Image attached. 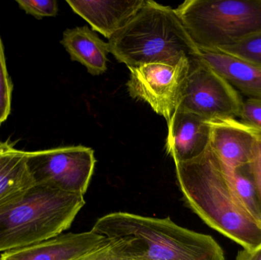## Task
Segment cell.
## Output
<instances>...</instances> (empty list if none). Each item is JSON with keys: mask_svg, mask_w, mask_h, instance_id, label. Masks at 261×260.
<instances>
[{"mask_svg": "<svg viewBox=\"0 0 261 260\" xmlns=\"http://www.w3.org/2000/svg\"><path fill=\"white\" fill-rule=\"evenodd\" d=\"M236 260H261V244L253 250H240Z\"/></svg>", "mask_w": 261, "mask_h": 260, "instance_id": "603a6c76", "label": "cell"}, {"mask_svg": "<svg viewBox=\"0 0 261 260\" xmlns=\"http://www.w3.org/2000/svg\"><path fill=\"white\" fill-rule=\"evenodd\" d=\"M195 59L214 70L238 92L261 99V69L219 50L198 49Z\"/></svg>", "mask_w": 261, "mask_h": 260, "instance_id": "4fadbf2b", "label": "cell"}, {"mask_svg": "<svg viewBox=\"0 0 261 260\" xmlns=\"http://www.w3.org/2000/svg\"><path fill=\"white\" fill-rule=\"evenodd\" d=\"M75 260H146L125 238H112L108 244Z\"/></svg>", "mask_w": 261, "mask_h": 260, "instance_id": "e0dca14e", "label": "cell"}, {"mask_svg": "<svg viewBox=\"0 0 261 260\" xmlns=\"http://www.w3.org/2000/svg\"><path fill=\"white\" fill-rule=\"evenodd\" d=\"M108 45L110 53L128 69L152 63L191 62L198 52L176 9L152 0H146Z\"/></svg>", "mask_w": 261, "mask_h": 260, "instance_id": "7a4b0ae2", "label": "cell"}, {"mask_svg": "<svg viewBox=\"0 0 261 260\" xmlns=\"http://www.w3.org/2000/svg\"><path fill=\"white\" fill-rule=\"evenodd\" d=\"M175 166L186 205L207 225L245 250L261 244V224L239 204L225 167L210 146L199 157Z\"/></svg>", "mask_w": 261, "mask_h": 260, "instance_id": "6da1fadb", "label": "cell"}, {"mask_svg": "<svg viewBox=\"0 0 261 260\" xmlns=\"http://www.w3.org/2000/svg\"><path fill=\"white\" fill-rule=\"evenodd\" d=\"M218 50L243 60L261 69V31Z\"/></svg>", "mask_w": 261, "mask_h": 260, "instance_id": "ac0fdd59", "label": "cell"}, {"mask_svg": "<svg viewBox=\"0 0 261 260\" xmlns=\"http://www.w3.org/2000/svg\"><path fill=\"white\" fill-rule=\"evenodd\" d=\"M192 62L176 66L152 63L129 69L127 87L130 96L147 102L168 123L179 106Z\"/></svg>", "mask_w": 261, "mask_h": 260, "instance_id": "ba28073f", "label": "cell"}, {"mask_svg": "<svg viewBox=\"0 0 261 260\" xmlns=\"http://www.w3.org/2000/svg\"><path fill=\"white\" fill-rule=\"evenodd\" d=\"M249 166L257 187L261 205V134L256 143L255 149L251 161L250 162Z\"/></svg>", "mask_w": 261, "mask_h": 260, "instance_id": "7402d4cb", "label": "cell"}, {"mask_svg": "<svg viewBox=\"0 0 261 260\" xmlns=\"http://www.w3.org/2000/svg\"><path fill=\"white\" fill-rule=\"evenodd\" d=\"M27 164L34 184L84 196L94 172L92 148L61 147L27 151Z\"/></svg>", "mask_w": 261, "mask_h": 260, "instance_id": "8992f818", "label": "cell"}, {"mask_svg": "<svg viewBox=\"0 0 261 260\" xmlns=\"http://www.w3.org/2000/svg\"><path fill=\"white\" fill-rule=\"evenodd\" d=\"M61 43L72 61L82 64L90 74L99 76L107 71L108 43L104 42L87 26L67 29Z\"/></svg>", "mask_w": 261, "mask_h": 260, "instance_id": "5bb4252c", "label": "cell"}, {"mask_svg": "<svg viewBox=\"0 0 261 260\" xmlns=\"http://www.w3.org/2000/svg\"><path fill=\"white\" fill-rule=\"evenodd\" d=\"M167 125L166 150L175 163L193 160L210 146L212 129L210 121L193 113L176 109Z\"/></svg>", "mask_w": 261, "mask_h": 260, "instance_id": "8fae6325", "label": "cell"}, {"mask_svg": "<svg viewBox=\"0 0 261 260\" xmlns=\"http://www.w3.org/2000/svg\"><path fill=\"white\" fill-rule=\"evenodd\" d=\"M13 83L8 72L3 41L0 37V125L10 115Z\"/></svg>", "mask_w": 261, "mask_h": 260, "instance_id": "d6986e66", "label": "cell"}, {"mask_svg": "<svg viewBox=\"0 0 261 260\" xmlns=\"http://www.w3.org/2000/svg\"><path fill=\"white\" fill-rule=\"evenodd\" d=\"M85 205L83 195L34 184L0 204V253L62 235Z\"/></svg>", "mask_w": 261, "mask_h": 260, "instance_id": "277c9868", "label": "cell"}, {"mask_svg": "<svg viewBox=\"0 0 261 260\" xmlns=\"http://www.w3.org/2000/svg\"><path fill=\"white\" fill-rule=\"evenodd\" d=\"M110 241V238L92 230L62 234L37 244L4 252L0 260H75Z\"/></svg>", "mask_w": 261, "mask_h": 260, "instance_id": "9c48e42d", "label": "cell"}, {"mask_svg": "<svg viewBox=\"0 0 261 260\" xmlns=\"http://www.w3.org/2000/svg\"><path fill=\"white\" fill-rule=\"evenodd\" d=\"M225 169L239 204L253 219L261 224V205L249 163L233 169Z\"/></svg>", "mask_w": 261, "mask_h": 260, "instance_id": "2e32d148", "label": "cell"}, {"mask_svg": "<svg viewBox=\"0 0 261 260\" xmlns=\"http://www.w3.org/2000/svg\"><path fill=\"white\" fill-rule=\"evenodd\" d=\"M11 143H12V141H9V140H6V141L4 142L0 141V152L3 151V150L6 149Z\"/></svg>", "mask_w": 261, "mask_h": 260, "instance_id": "cb8c5ba5", "label": "cell"}, {"mask_svg": "<svg viewBox=\"0 0 261 260\" xmlns=\"http://www.w3.org/2000/svg\"><path fill=\"white\" fill-rule=\"evenodd\" d=\"M12 142L0 152V204L33 186L27 164V151Z\"/></svg>", "mask_w": 261, "mask_h": 260, "instance_id": "9a60e30c", "label": "cell"}, {"mask_svg": "<svg viewBox=\"0 0 261 260\" xmlns=\"http://www.w3.org/2000/svg\"><path fill=\"white\" fill-rule=\"evenodd\" d=\"M16 3L21 10L37 19L56 16L58 13V2L55 0H18Z\"/></svg>", "mask_w": 261, "mask_h": 260, "instance_id": "ffe728a7", "label": "cell"}, {"mask_svg": "<svg viewBox=\"0 0 261 260\" xmlns=\"http://www.w3.org/2000/svg\"><path fill=\"white\" fill-rule=\"evenodd\" d=\"M243 99L223 78L197 59L192 62L177 109L210 122L239 118Z\"/></svg>", "mask_w": 261, "mask_h": 260, "instance_id": "52a82bcc", "label": "cell"}, {"mask_svg": "<svg viewBox=\"0 0 261 260\" xmlns=\"http://www.w3.org/2000/svg\"><path fill=\"white\" fill-rule=\"evenodd\" d=\"M239 118L241 122L261 134V99L248 98L243 101Z\"/></svg>", "mask_w": 261, "mask_h": 260, "instance_id": "44dd1931", "label": "cell"}, {"mask_svg": "<svg viewBox=\"0 0 261 260\" xmlns=\"http://www.w3.org/2000/svg\"><path fill=\"white\" fill-rule=\"evenodd\" d=\"M210 146L225 169L251 161L260 133L236 119L210 122Z\"/></svg>", "mask_w": 261, "mask_h": 260, "instance_id": "30bf717a", "label": "cell"}, {"mask_svg": "<svg viewBox=\"0 0 261 260\" xmlns=\"http://www.w3.org/2000/svg\"><path fill=\"white\" fill-rule=\"evenodd\" d=\"M176 12L201 50H218L261 31V0H188Z\"/></svg>", "mask_w": 261, "mask_h": 260, "instance_id": "5b68a950", "label": "cell"}, {"mask_svg": "<svg viewBox=\"0 0 261 260\" xmlns=\"http://www.w3.org/2000/svg\"><path fill=\"white\" fill-rule=\"evenodd\" d=\"M146 0H67L75 13L82 17L106 38L123 28L145 3Z\"/></svg>", "mask_w": 261, "mask_h": 260, "instance_id": "7c38bea8", "label": "cell"}, {"mask_svg": "<svg viewBox=\"0 0 261 260\" xmlns=\"http://www.w3.org/2000/svg\"><path fill=\"white\" fill-rule=\"evenodd\" d=\"M92 230L110 239L128 240L146 260H225L214 238L180 227L169 217L114 212L99 218Z\"/></svg>", "mask_w": 261, "mask_h": 260, "instance_id": "3957f363", "label": "cell"}]
</instances>
